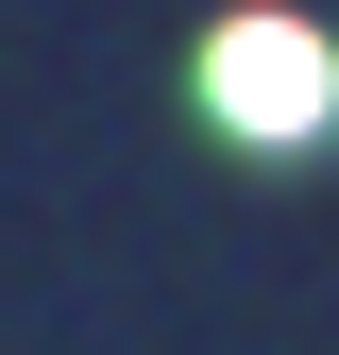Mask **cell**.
Listing matches in <instances>:
<instances>
[{
    "label": "cell",
    "mask_w": 339,
    "mask_h": 355,
    "mask_svg": "<svg viewBox=\"0 0 339 355\" xmlns=\"http://www.w3.org/2000/svg\"><path fill=\"white\" fill-rule=\"evenodd\" d=\"M204 102H221L238 136H322L339 119V51L306 17H221L204 34Z\"/></svg>",
    "instance_id": "1"
}]
</instances>
